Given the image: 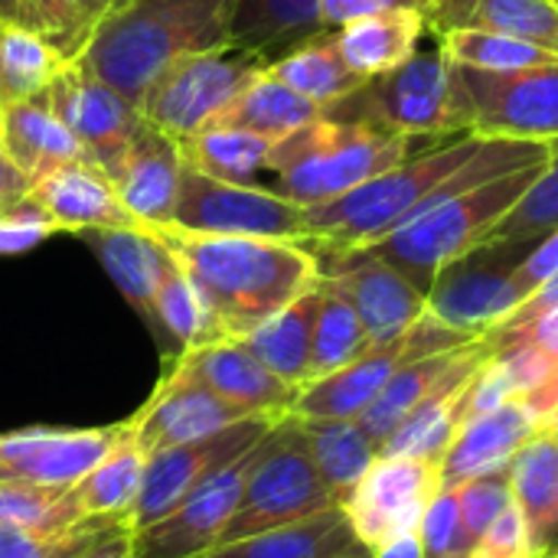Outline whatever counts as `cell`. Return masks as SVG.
Returning <instances> with one entry per match:
<instances>
[{
    "label": "cell",
    "instance_id": "41",
    "mask_svg": "<svg viewBox=\"0 0 558 558\" xmlns=\"http://www.w3.org/2000/svg\"><path fill=\"white\" fill-rule=\"evenodd\" d=\"M558 229V141H549V160L520 203L497 222L487 242H536Z\"/></svg>",
    "mask_w": 558,
    "mask_h": 558
},
{
    "label": "cell",
    "instance_id": "56",
    "mask_svg": "<svg viewBox=\"0 0 558 558\" xmlns=\"http://www.w3.org/2000/svg\"><path fill=\"white\" fill-rule=\"evenodd\" d=\"M0 23L26 26V0H0Z\"/></svg>",
    "mask_w": 558,
    "mask_h": 558
},
{
    "label": "cell",
    "instance_id": "46",
    "mask_svg": "<svg viewBox=\"0 0 558 558\" xmlns=\"http://www.w3.org/2000/svg\"><path fill=\"white\" fill-rule=\"evenodd\" d=\"M454 490V500H458V513H461V523L468 530V536L477 543L494 523L497 517L513 504V490H510V471H494V474H484V477H474L461 487H448Z\"/></svg>",
    "mask_w": 558,
    "mask_h": 558
},
{
    "label": "cell",
    "instance_id": "50",
    "mask_svg": "<svg viewBox=\"0 0 558 558\" xmlns=\"http://www.w3.org/2000/svg\"><path fill=\"white\" fill-rule=\"evenodd\" d=\"M490 347H507V343H530L543 353H549L553 360H558V307L533 317L530 324H520L513 330H494L487 333Z\"/></svg>",
    "mask_w": 558,
    "mask_h": 558
},
{
    "label": "cell",
    "instance_id": "21",
    "mask_svg": "<svg viewBox=\"0 0 558 558\" xmlns=\"http://www.w3.org/2000/svg\"><path fill=\"white\" fill-rule=\"evenodd\" d=\"M183 154L180 141L167 131L144 121L131 137V147L111 177L124 209L147 229H163L173 219V206L180 196Z\"/></svg>",
    "mask_w": 558,
    "mask_h": 558
},
{
    "label": "cell",
    "instance_id": "48",
    "mask_svg": "<svg viewBox=\"0 0 558 558\" xmlns=\"http://www.w3.org/2000/svg\"><path fill=\"white\" fill-rule=\"evenodd\" d=\"M471 558H539L533 539H530V530H526V520L523 513L517 510V504H510L497 523L477 539Z\"/></svg>",
    "mask_w": 558,
    "mask_h": 558
},
{
    "label": "cell",
    "instance_id": "9",
    "mask_svg": "<svg viewBox=\"0 0 558 558\" xmlns=\"http://www.w3.org/2000/svg\"><path fill=\"white\" fill-rule=\"evenodd\" d=\"M536 242H484L461 255L428 288V314L445 327L477 340L497 330L526 294L517 284V265Z\"/></svg>",
    "mask_w": 558,
    "mask_h": 558
},
{
    "label": "cell",
    "instance_id": "54",
    "mask_svg": "<svg viewBox=\"0 0 558 558\" xmlns=\"http://www.w3.org/2000/svg\"><path fill=\"white\" fill-rule=\"evenodd\" d=\"M131 536L134 533L128 526H121V530L108 533L101 543H95L82 558H134V553H131Z\"/></svg>",
    "mask_w": 558,
    "mask_h": 558
},
{
    "label": "cell",
    "instance_id": "33",
    "mask_svg": "<svg viewBox=\"0 0 558 558\" xmlns=\"http://www.w3.org/2000/svg\"><path fill=\"white\" fill-rule=\"evenodd\" d=\"M464 350H468V343L445 350V353L418 356L392 373V379L383 386V392L373 399V405L356 418L363 425V432L376 441V448L405 422L409 412H415L451 376V369L461 363Z\"/></svg>",
    "mask_w": 558,
    "mask_h": 558
},
{
    "label": "cell",
    "instance_id": "57",
    "mask_svg": "<svg viewBox=\"0 0 558 558\" xmlns=\"http://www.w3.org/2000/svg\"><path fill=\"white\" fill-rule=\"evenodd\" d=\"M343 558H373V556H369V549H356V553H350V556H343Z\"/></svg>",
    "mask_w": 558,
    "mask_h": 558
},
{
    "label": "cell",
    "instance_id": "13",
    "mask_svg": "<svg viewBox=\"0 0 558 558\" xmlns=\"http://www.w3.org/2000/svg\"><path fill=\"white\" fill-rule=\"evenodd\" d=\"M275 422L278 418H262V415L242 418V422H235L216 435L147 454L141 490H137V500L128 513L131 533H141V530L154 526L157 520H163L173 507H180L213 474H219L222 468L239 461L245 451H252L268 435V428Z\"/></svg>",
    "mask_w": 558,
    "mask_h": 558
},
{
    "label": "cell",
    "instance_id": "58",
    "mask_svg": "<svg viewBox=\"0 0 558 558\" xmlns=\"http://www.w3.org/2000/svg\"><path fill=\"white\" fill-rule=\"evenodd\" d=\"M0 147H3V108H0Z\"/></svg>",
    "mask_w": 558,
    "mask_h": 558
},
{
    "label": "cell",
    "instance_id": "10",
    "mask_svg": "<svg viewBox=\"0 0 558 558\" xmlns=\"http://www.w3.org/2000/svg\"><path fill=\"white\" fill-rule=\"evenodd\" d=\"M468 131L484 141H558V59L513 72L454 65Z\"/></svg>",
    "mask_w": 558,
    "mask_h": 558
},
{
    "label": "cell",
    "instance_id": "39",
    "mask_svg": "<svg viewBox=\"0 0 558 558\" xmlns=\"http://www.w3.org/2000/svg\"><path fill=\"white\" fill-rule=\"evenodd\" d=\"M369 347L373 340L353 304L320 278V307H317L314 343H311V383L350 366Z\"/></svg>",
    "mask_w": 558,
    "mask_h": 558
},
{
    "label": "cell",
    "instance_id": "45",
    "mask_svg": "<svg viewBox=\"0 0 558 558\" xmlns=\"http://www.w3.org/2000/svg\"><path fill=\"white\" fill-rule=\"evenodd\" d=\"M418 543H422V558H471L477 543L468 536V530L461 523L454 490L441 487L435 494V500L428 504V510L422 517Z\"/></svg>",
    "mask_w": 558,
    "mask_h": 558
},
{
    "label": "cell",
    "instance_id": "11",
    "mask_svg": "<svg viewBox=\"0 0 558 558\" xmlns=\"http://www.w3.org/2000/svg\"><path fill=\"white\" fill-rule=\"evenodd\" d=\"M464 343H471V337L445 327L441 320H435L425 311V317L415 320L402 337L386 340V343H373L350 366L301 386L288 415H298V418H360L399 366H405L409 360H418V356H432V353L464 347Z\"/></svg>",
    "mask_w": 558,
    "mask_h": 558
},
{
    "label": "cell",
    "instance_id": "43",
    "mask_svg": "<svg viewBox=\"0 0 558 558\" xmlns=\"http://www.w3.org/2000/svg\"><path fill=\"white\" fill-rule=\"evenodd\" d=\"M111 3L114 0H26V26L72 62Z\"/></svg>",
    "mask_w": 558,
    "mask_h": 558
},
{
    "label": "cell",
    "instance_id": "24",
    "mask_svg": "<svg viewBox=\"0 0 558 558\" xmlns=\"http://www.w3.org/2000/svg\"><path fill=\"white\" fill-rule=\"evenodd\" d=\"M101 262L121 298L137 311V317L154 333V298L157 284L173 262L167 245L147 226H111V229H82L75 232Z\"/></svg>",
    "mask_w": 558,
    "mask_h": 558
},
{
    "label": "cell",
    "instance_id": "5",
    "mask_svg": "<svg viewBox=\"0 0 558 558\" xmlns=\"http://www.w3.org/2000/svg\"><path fill=\"white\" fill-rule=\"evenodd\" d=\"M546 160L513 170V173H504V177H494L487 183L468 186V190L441 199L428 213L415 216L412 222H405L383 242L360 248V252H369V255L396 265L428 298V288L438 278V271L490 239L497 222L520 203V196L543 173Z\"/></svg>",
    "mask_w": 558,
    "mask_h": 558
},
{
    "label": "cell",
    "instance_id": "2",
    "mask_svg": "<svg viewBox=\"0 0 558 558\" xmlns=\"http://www.w3.org/2000/svg\"><path fill=\"white\" fill-rule=\"evenodd\" d=\"M193 281L216 343L242 340L291 301L320 284L317 255L304 242L255 235H203L150 229Z\"/></svg>",
    "mask_w": 558,
    "mask_h": 558
},
{
    "label": "cell",
    "instance_id": "34",
    "mask_svg": "<svg viewBox=\"0 0 558 558\" xmlns=\"http://www.w3.org/2000/svg\"><path fill=\"white\" fill-rule=\"evenodd\" d=\"M268 72L275 78H281L288 88H294L298 95H304L307 101H314L317 108H330V105L343 101L366 82L340 56L333 29H324V33L311 36L307 43L294 46L291 52L275 59L268 65Z\"/></svg>",
    "mask_w": 558,
    "mask_h": 558
},
{
    "label": "cell",
    "instance_id": "55",
    "mask_svg": "<svg viewBox=\"0 0 558 558\" xmlns=\"http://www.w3.org/2000/svg\"><path fill=\"white\" fill-rule=\"evenodd\" d=\"M373 558H422V543H418V536H405V539H396V543H389V546H383V549H376V553H369Z\"/></svg>",
    "mask_w": 558,
    "mask_h": 558
},
{
    "label": "cell",
    "instance_id": "47",
    "mask_svg": "<svg viewBox=\"0 0 558 558\" xmlns=\"http://www.w3.org/2000/svg\"><path fill=\"white\" fill-rule=\"evenodd\" d=\"M52 232H59V226L29 196H23L20 203L0 213V255L29 252L39 242H46Z\"/></svg>",
    "mask_w": 558,
    "mask_h": 558
},
{
    "label": "cell",
    "instance_id": "6",
    "mask_svg": "<svg viewBox=\"0 0 558 558\" xmlns=\"http://www.w3.org/2000/svg\"><path fill=\"white\" fill-rule=\"evenodd\" d=\"M324 114L340 121H366L399 134H471L454 62L432 29L402 65L366 78L353 95L324 108Z\"/></svg>",
    "mask_w": 558,
    "mask_h": 558
},
{
    "label": "cell",
    "instance_id": "16",
    "mask_svg": "<svg viewBox=\"0 0 558 558\" xmlns=\"http://www.w3.org/2000/svg\"><path fill=\"white\" fill-rule=\"evenodd\" d=\"M124 422L105 428H23L0 435V484L72 490L124 435Z\"/></svg>",
    "mask_w": 558,
    "mask_h": 558
},
{
    "label": "cell",
    "instance_id": "17",
    "mask_svg": "<svg viewBox=\"0 0 558 558\" xmlns=\"http://www.w3.org/2000/svg\"><path fill=\"white\" fill-rule=\"evenodd\" d=\"M258 448V445H255ZM255 448L239 461L213 474L203 487H196L180 507H173L163 520L131 536L134 558H203L213 553L239 510Z\"/></svg>",
    "mask_w": 558,
    "mask_h": 558
},
{
    "label": "cell",
    "instance_id": "60",
    "mask_svg": "<svg viewBox=\"0 0 558 558\" xmlns=\"http://www.w3.org/2000/svg\"><path fill=\"white\" fill-rule=\"evenodd\" d=\"M556 549H558V543H556Z\"/></svg>",
    "mask_w": 558,
    "mask_h": 558
},
{
    "label": "cell",
    "instance_id": "40",
    "mask_svg": "<svg viewBox=\"0 0 558 558\" xmlns=\"http://www.w3.org/2000/svg\"><path fill=\"white\" fill-rule=\"evenodd\" d=\"M435 36L454 65L481 69V72H513V69L546 65V62L558 59L533 43H523V39H513V36H504L494 29H448V33H435Z\"/></svg>",
    "mask_w": 558,
    "mask_h": 558
},
{
    "label": "cell",
    "instance_id": "23",
    "mask_svg": "<svg viewBox=\"0 0 558 558\" xmlns=\"http://www.w3.org/2000/svg\"><path fill=\"white\" fill-rule=\"evenodd\" d=\"M539 432L536 415L523 399L484 412L458 428L441 454V487H461L474 477L507 471L513 454Z\"/></svg>",
    "mask_w": 558,
    "mask_h": 558
},
{
    "label": "cell",
    "instance_id": "32",
    "mask_svg": "<svg viewBox=\"0 0 558 558\" xmlns=\"http://www.w3.org/2000/svg\"><path fill=\"white\" fill-rule=\"evenodd\" d=\"M317 33H324L320 0H242L232 23V43L268 65Z\"/></svg>",
    "mask_w": 558,
    "mask_h": 558
},
{
    "label": "cell",
    "instance_id": "25",
    "mask_svg": "<svg viewBox=\"0 0 558 558\" xmlns=\"http://www.w3.org/2000/svg\"><path fill=\"white\" fill-rule=\"evenodd\" d=\"M513 504L526 520L539 558L558 543V432L539 428L510 461Z\"/></svg>",
    "mask_w": 558,
    "mask_h": 558
},
{
    "label": "cell",
    "instance_id": "4",
    "mask_svg": "<svg viewBox=\"0 0 558 558\" xmlns=\"http://www.w3.org/2000/svg\"><path fill=\"white\" fill-rule=\"evenodd\" d=\"M454 137V134H451ZM445 137L399 134L366 121H340L320 114L294 134L275 141L265 173L278 196L298 206H320L379 177L383 170L435 147Z\"/></svg>",
    "mask_w": 558,
    "mask_h": 558
},
{
    "label": "cell",
    "instance_id": "53",
    "mask_svg": "<svg viewBox=\"0 0 558 558\" xmlns=\"http://www.w3.org/2000/svg\"><path fill=\"white\" fill-rule=\"evenodd\" d=\"M523 402H526V405H530V412L536 415L539 428L558 432V369H556V376H553L543 389H536V392L523 396Z\"/></svg>",
    "mask_w": 558,
    "mask_h": 558
},
{
    "label": "cell",
    "instance_id": "51",
    "mask_svg": "<svg viewBox=\"0 0 558 558\" xmlns=\"http://www.w3.org/2000/svg\"><path fill=\"white\" fill-rule=\"evenodd\" d=\"M553 275H558V229L549 232V235H543V239H536V245L530 248V255L517 265V284L530 298Z\"/></svg>",
    "mask_w": 558,
    "mask_h": 558
},
{
    "label": "cell",
    "instance_id": "52",
    "mask_svg": "<svg viewBox=\"0 0 558 558\" xmlns=\"http://www.w3.org/2000/svg\"><path fill=\"white\" fill-rule=\"evenodd\" d=\"M33 190V177L26 170H20L3 150H0V213L10 209L13 203H20L23 196H29Z\"/></svg>",
    "mask_w": 558,
    "mask_h": 558
},
{
    "label": "cell",
    "instance_id": "35",
    "mask_svg": "<svg viewBox=\"0 0 558 558\" xmlns=\"http://www.w3.org/2000/svg\"><path fill=\"white\" fill-rule=\"evenodd\" d=\"M324 108L288 88L281 78H275L268 69L213 121V128H235V131H252L268 141H281L294 134L298 128L317 121Z\"/></svg>",
    "mask_w": 558,
    "mask_h": 558
},
{
    "label": "cell",
    "instance_id": "49",
    "mask_svg": "<svg viewBox=\"0 0 558 558\" xmlns=\"http://www.w3.org/2000/svg\"><path fill=\"white\" fill-rule=\"evenodd\" d=\"M438 7H441V0H320V23H324V29H340L350 20H360L369 13H386V10H412V13H422L428 23V16Z\"/></svg>",
    "mask_w": 558,
    "mask_h": 558
},
{
    "label": "cell",
    "instance_id": "19",
    "mask_svg": "<svg viewBox=\"0 0 558 558\" xmlns=\"http://www.w3.org/2000/svg\"><path fill=\"white\" fill-rule=\"evenodd\" d=\"M167 369L206 386L209 392L242 409L245 415L284 418L298 399V389L278 379L268 366H262L239 340L193 347L180 353Z\"/></svg>",
    "mask_w": 558,
    "mask_h": 558
},
{
    "label": "cell",
    "instance_id": "26",
    "mask_svg": "<svg viewBox=\"0 0 558 558\" xmlns=\"http://www.w3.org/2000/svg\"><path fill=\"white\" fill-rule=\"evenodd\" d=\"M428 29H494L558 56V0H441Z\"/></svg>",
    "mask_w": 558,
    "mask_h": 558
},
{
    "label": "cell",
    "instance_id": "37",
    "mask_svg": "<svg viewBox=\"0 0 558 558\" xmlns=\"http://www.w3.org/2000/svg\"><path fill=\"white\" fill-rule=\"evenodd\" d=\"M69 59L36 29L0 23V108L46 95Z\"/></svg>",
    "mask_w": 558,
    "mask_h": 558
},
{
    "label": "cell",
    "instance_id": "1",
    "mask_svg": "<svg viewBox=\"0 0 558 558\" xmlns=\"http://www.w3.org/2000/svg\"><path fill=\"white\" fill-rule=\"evenodd\" d=\"M546 157L549 144L533 141H484L477 134L445 137L435 147L353 186L350 193L307 206L304 245L314 255L369 248L441 199L494 177L543 163Z\"/></svg>",
    "mask_w": 558,
    "mask_h": 558
},
{
    "label": "cell",
    "instance_id": "28",
    "mask_svg": "<svg viewBox=\"0 0 558 558\" xmlns=\"http://www.w3.org/2000/svg\"><path fill=\"white\" fill-rule=\"evenodd\" d=\"M428 23L412 10H386L343 23L333 29L340 56L360 78H376L402 65L425 39Z\"/></svg>",
    "mask_w": 558,
    "mask_h": 558
},
{
    "label": "cell",
    "instance_id": "30",
    "mask_svg": "<svg viewBox=\"0 0 558 558\" xmlns=\"http://www.w3.org/2000/svg\"><path fill=\"white\" fill-rule=\"evenodd\" d=\"M320 307V284L291 301L284 311H278L271 320L255 327L239 343L268 366L278 379L301 389L311 383V343H314V320Z\"/></svg>",
    "mask_w": 558,
    "mask_h": 558
},
{
    "label": "cell",
    "instance_id": "14",
    "mask_svg": "<svg viewBox=\"0 0 558 558\" xmlns=\"http://www.w3.org/2000/svg\"><path fill=\"white\" fill-rule=\"evenodd\" d=\"M441 490V464L422 458H376L343 500V513L363 549L418 536L422 517Z\"/></svg>",
    "mask_w": 558,
    "mask_h": 558
},
{
    "label": "cell",
    "instance_id": "20",
    "mask_svg": "<svg viewBox=\"0 0 558 558\" xmlns=\"http://www.w3.org/2000/svg\"><path fill=\"white\" fill-rule=\"evenodd\" d=\"M242 418H255V415H245L242 409L229 405L206 386L167 369L154 396L144 402V409L134 418H128V428L131 438L141 445V451L154 454L183 441L216 435Z\"/></svg>",
    "mask_w": 558,
    "mask_h": 558
},
{
    "label": "cell",
    "instance_id": "29",
    "mask_svg": "<svg viewBox=\"0 0 558 558\" xmlns=\"http://www.w3.org/2000/svg\"><path fill=\"white\" fill-rule=\"evenodd\" d=\"M0 150L33 180L62 163L85 160L78 141L59 121L46 95L3 108V147Z\"/></svg>",
    "mask_w": 558,
    "mask_h": 558
},
{
    "label": "cell",
    "instance_id": "22",
    "mask_svg": "<svg viewBox=\"0 0 558 558\" xmlns=\"http://www.w3.org/2000/svg\"><path fill=\"white\" fill-rule=\"evenodd\" d=\"M29 199L59 226V232L141 226L124 209L114 180L88 160H72L36 177Z\"/></svg>",
    "mask_w": 558,
    "mask_h": 558
},
{
    "label": "cell",
    "instance_id": "59",
    "mask_svg": "<svg viewBox=\"0 0 558 558\" xmlns=\"http://www.w3.org/2000/svg\"><path fill=\"white\" fill-rule=\"evenodd\" d=\"M543 558H558V549H553V553H546V556Z\"/></svg>",
    "mask_w": 558,
    "mask_h": 558
},
{
    "label": "cell",
    "instance_id": "44",
    "mask_svg": "<svg viewBox=\"0 0 558 558\" xmlns=\"http://www.w3.org/2000/svg\"><path fill=\"white\" fill-rule=\"evenodd\" d=\"M124 520H82L62 533H26L0 526V558H82Z\"/></svg>",
    "mask_w": 558,
    "mask_h": 558
},
{
    "label": "cell",
    "instance_id": "3",
    "mask_svg": "<svg viewBox=\"0 0 558 558\" xmlns=\"http://www.w3.org/2000/svg\"><path fill=\"white\" fill-rule=\"evenodd\" d=\"M242 0H114L72 59L137 108L177 59L232 43Z\"/></svg>",
    "mask_w": 558,
    "mask_h": 558
},
{
    "label": "cell",
    "instance_id": "12",
    "mask_svg": "<svg viewBox=\"0 0 558 558\" xmlns=\"http://www.w3.org/2000/svg\"><path fill=\"white\" fill-rule=\"evenodd\" d=\"M173 229L203 235H255L304 242V206L278 196L262 183H229L183 163Z\"/></svg>",
    "mask_w": 558,
    "mask_h": 558
},
{
    "label": "cell",
    "instance_id": "27",
    "mask_svg": "<svg viewBox=\"0 0 558 558\" xmlns=\"http://www.w3.org/2000/svg\"><path fill=\"white\" fill-rule=\"evenodd\" d=\"M356 549H363V546H360L343 507H333L317 517L216 546L203 558H343Z\"/></svg>",
    "mask_w": 558,
    "mask_h": 558
},
{
    "label": "cell",
    "instance_id": "36",
    "mask_svg": "<svg viewBox=\"0 0 558 558\" xmlns=\"http://www.w3.org/2000/svg\"><path fill=\"white\" fill-rule=\"evenodd\" d=\"M144 461H147V454L131 438V428H124L121 441L69 490L78 513L85 520H124L128 523V513L141 490Z\"/></svg>",
    "mask_w": 558,
    "mask_h": 558
},
{
    "label": "cell",
    "instance_id": "15",
    "mask_svg": "<svg viewBox=\"0 0 558 558\" xmlns=\"http://www.w3.org/2000/svg\"><path fill=\"white\" fill-rule=\"evenodd\" d=\"M46 101L78 141L85 160L114 177L131 147V137L144 124L141 108L75 62H69L49 85Z\"/></svg>",
    "mask_w": 558,
    "mask_h": 558
},
{
    "label": "cell",
    "instance_id": "42",
    "mask_svg": "<svg viewBox=\"0 0 558 558\" xmlns=\"http://www.w3.org/2000/svg\"><path fill=\"white\" fill-rule=\"evenodd\" d=\"M85 517L69 490H39L20 484H0V526L26 533H62Z\"/></svg>",
    "mask_w": 558,
    "mask_h": 558
},
{
    "label": "cell",
    "instance_id": "18",
    "mask_svg": "<svg viewBox=\"0 0 558 558\" xmlns=\"http://www.w3.org/2000/svg\"><path fill=\"white\" fill-rule=\"evenodd\" d=\"M317 265L320 278L353 304L373 343L402 337L428 311L425 291L396 265L369 252L317 255Z\"/></svg>",
    "mask_w": 558,
    "mask_h": 558
},
{
    "label": "cell",
    "instance_id": "7",
    "mask_svg": "<svg viewBox=\"0 0 558 558\" xmlns=\"http://www.w3.org/2000/svg\"><path fill=\"white\" fill-rule=\"evenodd\" d=\"M333 507L340 504L314 468L298 418L284 415L258 441L239 510L229 520L219 546L317 517Z\"/></svg>",
    "mask_w": 558,
    "mask_h": 558
},
{
    "label": "cell",
    "instance_id": "38",
    "mask_svg": "<svg viewBox=\"0 0 558 558\" xmlns=\"http://www.w3.org/2000/svg\"><path fill=\"white\" fill-rule=\"evenodd\" d=\"M275 141L235 128H206L180 141L183 163L229 183H258Z\"/></svg>",
    "mask_w": 558,
    "mask_h": 558
},
{
    "label": "cell",
    "instance_id": "8",
    "mask_svg": "<svg viewBox=\"0 0 558 558\" xmlns=\"http://www.w3.org/2000/svg\"><path fill=\"white\" fill-rule=\"evenodd\" d=\"M268 69V62L235 43L219 49L190 52L170 62L147 95L141 98V114L154 128L177 141H186L206 128Z\"/></svg>",
    "mask_w": 558,
    "mask_h": 558
},
{
    "label": "cell",
    "instance_id": "31",
    "mask_svg": "<svg viewBox=\"0 0 558 558\" xmlns=\"http://www.w3.org/2000/svg\"><path fill=\"white\" fill-rule=\"evenodd\" d=\"M298 428L314 468L320 471L324 484L343 507V500L353 494L360 477L379 458L376 441L363 432L356 418H298Z\"/></svg>",
    "mask_w": 558,
    "mask_h": 558
}]
</instances>
